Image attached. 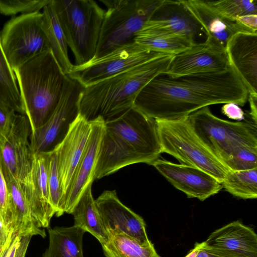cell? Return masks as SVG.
<instances>
[{
	"label": "cell",
	"instance_id": "obj_32",
	"mask_svg": "<svg viewBox=\"0 0 257 257\" xmlns=\"http://www.w3.org/2000/svg\"><path fill=\"white\" fill-rule=\"evenodd\" d=\"M232 171H241L257 168V146L239 145L231 149L222 160Z\"/></svg>",
	"mask_w": 257,
	"mask_h": 257
},
{
	"label": "cell",
	"instance_id": "obj_30",
	"mask_svg": "<svg viewBox=\"0 0 257 257\" xmlns=\"http://www.w3.org/2000/svg\"><path fill=\"white\" fill-rule=\"evenodd\" d=\"M135 41L151 49L162 53L175 55L194 45V40L179 35L136 37Z\"/></svg>",
	"mask_w": 257,
	"mask_h": 257
},
{
	"label": "cell",
	"instance_id": "obj_31",
	"mask_svg": "<svg viewBox=\"0 0 257 257\" xmlns=\"http://www.w3.org/2000/svg\"><path fill=\"white\" fill-rule=\"evenodd\" d=\"M48 187L50 204L55 215L59 217L64 213V194L60 178L55 150L48 153Z\"/></svg>",
	"mask_w": 257,
	"mask_h": 257
},
{
	"label": "cell",
	"instance_id": "obj_24",
	"mask_svg": "<svg viewBox=\"0 0 257 257\" xmlns=\"http://www.w3.org/2000/svg\"><path fill=\"white\" fill-rule=\"evenodd\" d=\"M92 184L87 186L71 214L74 217V225L91 233L101 244L108 239V234L103 226L92 196Z\"/></svg>",
	"mask_w": 257,
	"mask_h": 257
},
{
	"label": "cell",
	"instance_id": "obj_17",
	"mask_svg": "<svg viewBox=\"0 0 257 257\" xmlns=\"http://www.w3.org/2000/svg\"><path fill=\"white\" fill-rule=\"evenodd\" d=\"M91 130V122L79 114L63 141L54 149L64 197L85 150Z\"/></svg>",
	"mask_w": 257,
	"mask_h": 257
},
{
	"label": "cell",
	"instance_id": "obj_25",
	"mask_svg": "<svg viewBox=\"0 0 257 257\" xmlns=\"http://www.w3.org/2000/svg\"><path fill=\"white\" fill-rule=\"evenodd\" d=\"M49 246L43 257H84L83 237L85 231L73 225L48 229Z\"/></svg>",
	"mask_w": 257,
	"mask_h": 257
},
{
	"label": "cell",
	"instance_id": "obj_18",
	"mask_svg": "<svg viewBox=\"0 0 257 257\" xmlns=\"http://www.w3.org/2000/svg\"><path fill=\"white\" fill-rule=\"evenodd\" d=\"M225 50L229 65L245 86L257 96V33L238 32L228 41Z\"/></svg>",
	"mask_w": 257,
	"mask_h": 257
},
{
	"label": "cell",
	"instance_id": "obj_14",
	"mask_svg": "<svg viewBox=\"0 0 257 257\" xmlns=\"http://www.w3.org/2000/svg\"><path fill=\"white\" fill-rule=\"evenodd\" d=\"M95 201L108 233H124L143 245L152 243L148 237L144 219L119 200L115 190L104 191Z\"/></svg>",
	"mask_w": 257,
	"mask_h": 257
},
{
	"label": "cell",
	"instance_id": "obj_27",
	"mask_svg": "<svg viewBox=\"0 0 257 257\" xmlns=\"http://www.w3.org/2000/svg\"><path fill=\"white\" fill-rule=\"evenodd\" d=\"M101 244L106 257H161L152 242L143 245L133 238L119 232H109Z\"/></svg>",
	"mask_w": 257,
	"mask_h": 257
},
{
	"label": "cell",
	"instance_id": "obj_35",
	"mask_svg": "<svg viewBox=\"0 0 257 257\" xmlns=\"http://www.w3.org/2000/svg\"><path fill=\"white\" fill-rule=\"evenodd\" d=\"M0 219L11 230V220L9 208V191L0 165Z\"/></svg>",
	"mask_w": 257,
	"mask_h": 257
},
{
	"label": "cell",
	"instance_id": "obj_15",
	"mask_svg": "<svg viewBox=\"0 0 257 257\" xmlns=\"http://www.w3.org/2000/svg\"><path fill=\"white\" fill-rule=\"evenodd\" d=\"M151 165L189 198L204 201L223 188L221 183L214 177L197 168L159 159Z\"/></svg>",
	"mask_w": 257,
	"mask_h": 257
},
{
	"label": "cell",
	"instance_id": "obj_28",
	"mask_svg": "<svg viewBox=\"0 0 257 257\" xmlns=\"http://www.w3.org/2000/svg\"><path fill=\"white\" fill-rule=\"evenodd\" d=\"M0 104L25 115L17 78L3 51L0 35Z\"/></svg>",
	"mask_w": 257,
	"mask_h": 257
},
{
	"label": "cell",
	"instance_id": "obj_1",
	"mask_svg": "<svg viewBox=\"0 0 257 257\" xmlns=\"http://www.w3.org/2000/svg\"><path fill=\"white\" fill-rule=\"evenodd\" d=\"M248 95L230 66L218 72L176 78L160 74L141 90L134 106L154 119L178 120L211 105L233 102L244 106Z\"/></svg>",
	"mask_w": 257,
	"mask_h": 257
},
{
	"label": "cell",
	"instance_id": "obj_7",
	"mask_svg": "<svg viewBox=\"0 0 257 257\" xmlns=\"http://www.w3.org/2000/svg\"><path fill=\"white\" fill-rule=\"evenodd\" d=\"M194 131L221 161L233 148L240 144L257 146V124L250 118L233 122L214 115L208 106L188 116Z\"/></svg>",
	"mask_w": 257,
	"mask_h": 257
},
{
	"label": "cell",
	"instance_id": "obj_46",
	"mask_svg": "<svg viewBox=\"0 0 257 257\" xmlns=\"http://www.w3.org/2000/svg\"><path fill=\"white\" fill-rule=\"evenodd\" d=\"M1 251H0V252H1Z\"/></svg>",
	"mask_w": 257,
	"mask_h": 257
},
{
	"label": "cell",
	"instance_id": "obj_34",
	"mask_svg": "<svg viewBox=\"0 0 257 257\" xmlns=\"http://www.w3.org/2000/svg\"><path fill=\"white\" fill-rule=\"evenodd\" d=\"M50 2V0H0V13L8 16L19 13L24 14L38 12Z\"/></svg>",
	"mask_w": 257,
	"mask_h": 257
},
{
	"label": "cell",
	"instance_id": "obj_20",
	"mask_svg": "<svg viewBox=\"0 0 257 257\" xmlns=\"http://www.w3.org/2000/svg\"><path fill=\"white\" fill-rule=\"evenodd\" d=\"M181 2L201 26L207 37L211 38L225 49L228 40L237 33H257L243 26L237 19L219 14L207 5L205 0H181Z\"/></svg>",
	"mask_w": 257,
	"mask_h": 257
},
{
	"label": "cell",
	"instance_id": "obj_12",
	"mask_svg": "<svg viewBox=\"0 0 257 257\" xmlns=\"http://www.w3.org/2000/svg\"><path fill=\"white\" fill-rule=\"evenodd\" d=\"M230 66L225 49L207 37L205 41L173 56L163 73L172 78L215 73Z\"/></svg>",
	"mask_w": 257,
	"mask_h": 257
},
{
	"label": "cell",
	"instance_id": "obj_39",
	"mask_svg": "<svg viewBox=\"0 0 257 257\" xmlns=\"http://www.w3.org/2000/svg\"><path fill=\"white\" fill-rule=\"evenodd\" d=\"M237 21L253 32L257 33V15H248L238 17Z\"/></svg>",
	"mask_w": 257,
	"mask_h": 257
},
{
	"label": "cell",
	"instance_id": "obj_42",
	"mask_svg": "<svg viewBox=\"0 0 257 257\" xmlns=\"http://www.w3.org/2000/svg\"><path fill=\"white\" fill-rule=\"evenodd\" d=\"M11 232L6 224L0 219V251L2 250L7 242Z\"/></svg>",
	"mask_w": 257,
	"mask_h": 257
},
{
	"label": "cell",
	"instance_id": "obj_37",
	"mask_svg": "<svg viewBox=\"0 0 257 257\" xmlns=\"http://www.w3.org/2000/svg\"><path fill=\"white\" fill-rule=\"evenodd\" d=\"M221 112L229 118L241 121L245 120V113L240 106L233 102L226 103L221 107Z\"/></svg>",
	"mask_w": 257,
	"mask_h": 257
},
{
	"label": "cell",
	"instance_id": "obj_21",
	"mask_svg": "<svg viewBox=\"0 0 257 257\" xmlns=\"http://www.w3.org/2000/svg\"><path fill=\"white\" fill-rule=\"evenodd\" d=\"M140 163L150 164L146 158L137 153L105 128L96 159L94 180L108 176L128 165Z\"/></svg>",
	"mask_w": 257,
	"mask_h": 257
},
{
	"label": "cell",
	"instance_id": "obj_44",
	"mask_svg": "<svg viewBox=\"0 0 257 257\" xmlns=\"http://www.w3.org/2000/svg\"><path fill=\"white\" fill-rule=\"evenodd\" d=\"M203 244L204 241L201 243L196 242L195 244L194 247L189 251L185 257H196Z\"/></svg>",
	"mask_w": 257,
	"mask_h": 257
},
{
	"label": "cell",
	"instance_id": "obj_19",
	"mask_svg": "<svg viewBox=\"0 0 257 257\" xmlns=\"http://www.w3.org/2000/svg\"><path fill=\"white\" fill-rule=\"evenodd\" d=\"M90 122L91 130L87 144L64 197V213L71 214L87 186L94 181V171L105 126L101 118Z\"/></svg>",
	"mask_w": 257,
	"mask_h": 257
},
{
	"label": "cell",
	"instance_id": "obj_11",
	"mask_svg": "<svg viewBox=\"0 0 257 257\" xmlns=\"http://www.w3.org/2000/svg\"><path fill=\"white\" fill-rule=\"evenodd\" d=\"M105 128L118 137L151 165L162 153L155 119L133 106L105 122Z\"/></svg>",
	"mask_w": 257,
	"mask_h": 257
},
{
	"label": "cell",
	"instance_id": "obj_16",
	"mask_svg": "<svg viewBox=\"0 0 257 257\" xmlns=\"http://www.w3.org/2000/svg\"><path fill=\"white\" fill-rule=\"evenodd\" d=\"M203 30L188 12L181 0H165L136 37L179 35L195 40Z\"/></svg>",
	"mask_w": 257,
	"mask_h": 257
},
{
	"label": "cell",
	"instance_id": "obj_40",
	"mask_svg": "<svg viewBox=\"0 0 257 257\" xmlns=\"http://www.w3.org/2000/svg\"><path fill=\"white\" fill-rule=\"evenodd\" d=\"M32 236H20V240L14 257H25Z\"/></svg>",
	"mask_w": 257,
	"mask_h": 257
},
{
	"label": "cell",
	"instance_id": "obj_41",
	"mask_svg": "<svg viewBox=\"0 0 257 257\" xmlns=\"http://www.w3.org/2000/svg\"><path fill=\"white\" fill-rule=\"evenodd\" d=\"M247 100L249 101L250 111L248 117L257 124V96L248 94Z\"/></svg>",
	"mask_w": 257,
	"mask_h": 257
},
{
	"label": "cell",
	"instance_id": "obj_45",
	"mask_svg": "<svg viewBox=\"0 0 257 257\" xmlns=\"http://www.w3.org/2000/svg\"><path fill=\"white\" fill-rule=\"evenodd\" d=\"M196 257H211V255L203 249L201 247V249L198 253Z\"/></svg>",
	"mask_w": 257,
	"mask_h": 257
},
{
	"label": "cell",
	"instance_id": "obj_2",
	"mask_svg": "<svg viewBox=\"0 0 257 257\" xmlns=\"http://www.w3.org/2000/svg\"><path fill=\"white\" fill-rule=\"evenodd\" d=\"M174 55L165 54L85 87L79 101V114L90 122H105L134 106L141 90L168 69Z\"/></svg>",
	"mask_w": 257,
	"mask_h": 257
},
{
	"label": "cell",
	"instance_id": "obj_3",
	"mask_svg": "<svg viewBox=\"0 0 257 257\" xmlns=\"http://www.w3.org/2000/svg\"><path fill=\"white\" fill-rule=\"evenodd\" d=\"M13 71L31 132L43 125L53 114L66 74L52 50L35 56Z\"/></svg>",
	"mask_w": 257,
	"mask_h": 257
},
{
	"label": "cell",
	"instance_id": "obj_6",
	"mask_svg": "<svg viewBox=\"0 0 257 257\" xmlns=\"http://www.w3.org/2000/svg\"><path fill=\"white\" fill-rule=\"evenodd\" d=\"M155 120L162 153L172 156L183 164L202 170L222 182L229 169L197 136L188 117Z\"/></svg>",
	"mask_w": 257,
	"mask_h": 257
},
{
	"label": "cell",
	"instance_id": "obj_4",
	"mask_svg": "<svg viewBox=\"0 0 257 257\" xmlns=\"http://www.w3.org/2000/svg\"><path fill=\"white\" fill-rule=\"evenodd\" d=\"M75 65L95 54L105 10L93 0H51Z\"/></svg>",
	"mask_w": 257,
	"mask_h": 257
},
{
	"label": "cell",
	"instance_id": "obj_10",
	"mask_svg": "<svg viewBox=\"0 0 257 257\" xmlns=\"http://www.w3.org/2000/svg\"><path fill=\"white\" fill-rule=\"evenodd\" d=\"M165 54L135 41L82 65L73 64L67 75L85 87Z\"/></svg>",
	"mask_w": 257,
	"mask_h": 257
},
{
	"label": "cell",
	"instance_id": "obj_26",
	"mask_svg": "<svg viewBox=\"0 0 257 257\" xmlns=\"http://www.w3.org/2000/svg\"><path fill=\"white\" fill-rule=\"evenodd\" d=\"M42 13V26L51 49L64 73L68 74L73 64L70 60L66 39L51 0L43 8Z\"/></svg>",
	"mask_w": 257,
	"mask_h": 257
},
{
	"label": "cell",
	"instance_id": "obj_9",
	"mask_svg": "<svg viewBox=\"0 0 257 257\" xmlns=\"http://www.w3.org/2000/svg\"><path fill=\"white\" fill-rule=\"evenodd\" d=\"M84 88L66 74L60 99L53 114L43 125L30 132L29 141L33 154L51 152L63 141L79 113V101Z\"/></svg>",
	"mask_w": 257,
	"mask_h": 257
},
{
	"label": "cell",
	"instance_id": "obj_33",
	"mask_svg": "<svg viewBox=\"0 0 257 257\" xmlns=\"http://www.w3.org/2000/svg\"><path fill=\"white\" fill-rule=\"evenodd\" d=\"M205 2L219 14L233 19L248 15H257V0H205Z\"/></svg>",
	"mask_w": 257,
	"mask_h": 257
},
{
	"label": "cell",
	"instance_id": "obj_22",
	"mask_svg": "<svg viewBox=\"0 0 257 257\" xmlns=\"http://www.w3.org/2000/svg\"><path fill=\"white\" fill-rule=\"evenodd\" d=\"M206 245L233 251L247 257H257V235L253 229L237 220L212 232Z\"/></svg>",
	"mask_w": 257,
	"mask_h": 257
},
{
	"label": "cell",
	"instance_id": "obj_13",
	"mask_svg": "<svg viewBox=\"0 0 257 257\" xmlns=\"http://www.w3.org/2000/svg\"><path fill=\"white\" fill-rule=\"evenodd\" d=\"M30 126L27 117L16 113L7 139L0 144V165L5 178H18L30 173L34 154L30 147Z\"/></svg>",
	"mask_w": 257,
	"mask_h": 257
},
{
	"label": "cell",
	"instance_id": "obj_36",
	"mask_svg": "<svg viewBox=\"0 0 257 257\" xmlns=\"http://www.w3.org/2000/svg\"><path fill=\"white\" fill-rule=\"evenodd\" d=\"M16 113L13 110L0 104V144L8 137Z\"/></svg>",
	"mask_w": 257,
	"mask_h": 257
},
{
	"label": "cell",
	"instance_id": "obj_5",
	"mask_svg": "<svg viewBox=\"0 0 257 257\" xmlns=\"http://www.w3.org/2000/svg\"><path fill=\"white\" fill-rule=\"evenodd\" d=\"M165 0H101L106 7L96 53L102 57L135 41L136 34Z\"/></svg>",
	"mask_w": 257,
	"mask_h": 257
},
{
	"label": "cell",
	"instance_id": "obj_8",
	"mask_svg": "<svg viewBox=\"0 0 257 257\" xmlns=\"http://www.w3.org/2000/svg\"><path fill=\"white\" fill-rule=\"evenodd\" d=\"M2 46L13 70L44 52L51 50L42 26V13L13 17L1 35Z\"/></svg>",
	"mask_w": 257,
	"mask_h": 257
},
{
	"label": "cell",
	"instance_id": "obj_43",
	"mask_svg": "<svg viewBox=\"0 0 257 257\" xmlns=\"http://www.w3.org/2000/svg\"><path fill=\"white\" fill-rule=\"evenodd\" d=\"M17 236L15 234L11 232L10 233L8 239L5 245L0 252V257H7L9 252L13 245L15 238Z\"/></svg>",
	"mask_w": 257,
	"mask_h": 257
},
{
	"label": "cell",
	"instance_id": "obj_29",
	"mask_svg": "<svg viewBox=\"0 0 257 257\" xmlns=\"http://www.w3.org/2000/svg\"><path fill=\"white\" fill-rule=\"evenodd\" d=\"M222 188L233 196L244 199L257 198V168L230 170L221 183Z\"/></svg>",
	"mask_w": 257,
	"mask_h": 257
},
{
	"label": "cell",
	"instance_id": "obj_23",
	"mask_svg": "<svg viewBox=\"0 0 257 257\" xmlns=\"http://www.w3.org/2000/svg\"><path fill=\"white\" fill-rule=\"evenodd\" d=\"M9 191V208L11 231L19 236H46L44 229L39 227L18 183L11 178H6Z\"/></svg>",
	"mask_w": 257,
	"mask_h": 257
},
{
	"label": "cell",
	"instance_id": "obj_38",
	"mask_svg": "<svg viewBox=\"0 0 257 257\" xmlns=\"http://www.w3.org/2000/svg\"><path fill=\"white\" fill-rule=\"evenodd\" d=\"M202 248L211 257H247L233 251L207 246L204 241Z\"/></svg>",
	"mask_w": 257,
	"mask_h": 257
}]
</instances>
